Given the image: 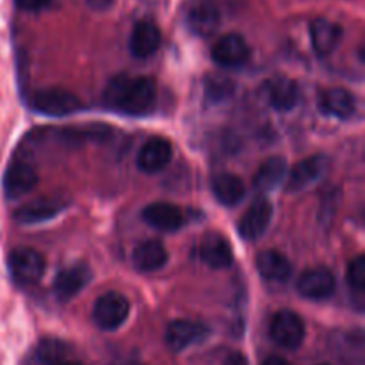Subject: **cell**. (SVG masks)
I'll return each instance as SVG.
<instances>
[{
  "instance_id": "1",
  "label": "cell",
  "mask_w": 365,
  "mask_h": 365,
  "mask_svg": "<svg viewBox=\"0 0 365 365\" xmlns=\"http://www.w3.org/2000/svg\"><path fill=\"white\" fill-rule=\"evenodd\" d=\"M103 100L110 109L125 114H145L157 100V86L150 77L116 75L107 84Z\"/></svg>"
},
{
  "instance_id": "2",
  "label": "cell",
  "mask_w": 365,
  "mask_h": 365,
  "mask_svg": "<svg viewBox=\"0 0 365 365\" xmlns=\"http://www.w3.org/2000/svg\"><path fill=\"white\" fill-rule=\"evenodd\" d=\"M81 98L63 88L39 89L32 95L31 107L45 116H70L81 109Z\"/></svg>"
},
{
  "instance_id": "3",
  "label": "cell",
  "mask_w": 365,
  "mask_h": 365,
  "mask_svg": "<svg viewBox=\"0 0 365 365\" xmlns=\"http://www.w3.org/2000/svg\"><path fill=\"white\" fill-rule=\"evenodd\" d=\"M130 312V303L120 292H106L93 307V321L100 330L113 331L123 327Z\"/></svg>"
},
{
  "instance_id": "4",
  "label": "cell",
  "mask_w": 365,
  "mask_h": 365,
  "mask_svg": "<svg viewBox=\"0 0 365 365\" xmlns=\"http://www.w3.org/2000/svg\"><path fill=\"white\" fill-rule=\"evenodd\" d=\"M9 273L18 285H32L45 273V259L32 248H16L7 259Z\"/></svg>"
},
{
  "instance_id": "5",
  "label": "cell",
  "mask_w": 365,
  "mask_h": 365,
  "mask_svg": "<svg viewBox=\"0 0 365 365\" xmlns=\"http://www.w3.org/2000/svg\"><path fill=\"white\" fill-rule=\"evenodd\" d=\"M271 339L284 349H298L307 335L305 323L292 310H280L271 321Z\"/></svg>"
},
{
  "instance_id": "6",
  "label": "cell",
  "mask_w": 365,
  "mask_h": 365,
  "mask_svg": "<svg viewBox=\"0 0 365 365\" xmlns=\"http://www.w3.org/2000/svg\"><path fill=\"white\" fill-rule=\"evenodd\" d=\"M273 217V205L267 198L260 196L250 205V209L239 220L237 230L245 241H257L266 234Z\"/></svg>"
},
{
  "instance_id": "7",
  "label": "cell",
  "mask_w": 365,
  "mask_h": 365,
  "mask_svg": "<svg viewBox=\"0 0 365 365\" xmlns=\"http://www.w3.org/2000/svg\"><path fill=\"white\" fill-rule=\"evenodd\" d=\"M38 184V173L34 168L25 160H14L7 166L2 178L4 195L7 200L24 198Z\"/></svg>"
},
{
  "instance_id": "8",
  "label": "cell",
  "mask_w": 365,
  "mask_h": 365,
  "mask_svg": "<svg viewBox=\"0 0 365 365\" xmlns=\"http://www.w3.org/2000/svg\"><path fill=\"white\" fill-rule=\"evenodd\" d=\"M91 278L93 273L88 264L77 262L64 267L53 280V294L59 302H70L91 282Z\"/></svg>"
},
{
  "instance_id": "9",
  "label": "cell",
  "mask_w": 365,
  "mask_h": 365,
  "mask_svg": "<svg viewBox=\"0 0 365 365\" xmlns=\"http://www.w3.org/2000/svg\"><path fill=\"white\" fill-rule=\"evenodd\" d=\"M248 41L241 34H225L216 45L212 46V59L214 63L220 64L221 68H239L250 59Z\"/></svg>"
},
{
  "instance_id": "10",
  "label": "cell",
  "mask_w": 365,
  "mask_h": 365,
  "mask_svg": "<svg viewBox=\"0 0 365 365\" xmlns=\"http://www.w3.org/2000/svg\"><path fill=\"white\" fill-rule=\"evenodd\" d=\"M196 253H198L200 260L212 269H227L234 262V252H232L230 242L216 232L203 235Z\"/></svg>"
},
{
  "instance_id": "11",
  "label": "cell",
  "mask_w": 365,
  "mask_h": 365,
  "mask_svg": "<svg viewBox=\"0 0 365 365\" xmlns=\"http://www.w3.org/2000/svg\"><path fill=\"white\" fill-rule=\"evenodd\" d=\"M207 335H209V330L203 324L187 319H177L168 324L166 334H164V342H166V346L171 351L180 353L187 349L189 346L202 342Z\"/></svg>"
},
{
  "instance_id": "12",
  "label": "cell",
  "mask_w": 365,
  "mask_h": 365,
  "mask_svg": "<svg viewBox=\"0 0 365 365\" xmlns=\"http://www.w3.org/2000/svg\"><path fill=\"white\" fill-rule=\"evenodd\" d=\"M171 155H173V148L168 139L150 138L139 150L135 164L143 173H159L170 164Z\"/></svg>"
},
{
  "instance_id": "13",
  "label": "cell",
  "mask_w": 365,
  "mask_h": 365,
  "mask_svg": "<svg viewBox=\"0 0 365 365\" xmlns=\"http://www.w3.org/2000/svg\"><path fill=\"white\" fill-rule=\"evenodd\" d=\"M327 168V159L323 155H312L296 163L285 177V189L289 192H298L312 185Z\"/></svg>"
},
{
  "instance_id": "14",
  "label": "cell",
  "mask_w": 365,
  "mask_h": 365,
  "mask_svg": "<svg viewBox=\"0 0 365 365\" xmlns=\"http://www.w3.org/2000/svg\"><path fill=\"white\" fill-rule=\"evenodd\" d=\"M298 292L312 302H324L335 292V277L323 267L305 271L298 280Z\"/></svg>"
},
{
  "instance_id": "15",
  "label": "cell",
  "mask_w": 365,
  "mask_h": 365,
  "mask_svg": "<svg viewBox=\"0 0 365 365\" xmlns=\"http://www.w3.org/2000/svg\"><path fill=\"white\" fill-rule=\"evenodd\" d=\"M143 220L152 228L160 232H177L184 225L185 217L184 212L178 205L168 202H155L150 203L143 210Z\"/></svg>"
},
{
  "instance_id": "16",
  "label": "cell",
  "mask_w": 365,
  "mask_h": 365,
  "mask_svg": "<svg viewBox=\"0 0 365 365\" xmlns=\"http://www.w3.org/2000/svg\"><path fill=\"white\" fill-rule=\"evenodd\" d=\"M319 109L339 120H349L356 113V98L344 88L324 89L319 95Z\"/></svg>"
},
{
  "instance_id": "17",
  "label": "cell",
  "mask_w": 365,
  "mask_h": 365,
  "mask_svg": "<svg viewBox=\"0 0 365 365\" xmlns=\"http://www.w3.org/2000/svg\"><path fill=\"white\" fill-rule=\"evenodd\" d=\"M342 38L341 25L327 20V18H316L310 24V39H312L314 52L321 57L330 56L335 52Z\"/></svg>"
},
{
  "instance_id": "18",
  "label": "cell",
  "mask_w": 365,
  "mask_h": 365,
  "mask_svg": "<svg viewBox=\"0 0 365 365\" xmlns=\"http://www.w3.org/2000/svg\"><path fill=\"white\" fill-rule=\"evenodd\" d=\"M168 262V250L164 245L155 239H146L139 242L132 252V264L141 273H153L160 267L166 266Z\"/></svg>"
},
{
  "instance_id": "19",
  "label": "cell",
  "mask_w": 365,
  "mask_h": 365,
  "mask_svg": "<svg viewBox=\"0 0 365 365\" xmlns=\"http://www.w3.org/2000/svg\"><path fill=\"white\" fill-rule=\"evenodd\" d=\"M130 52L134 57L146 59L153 56L160 46V31L155 24L148 20H141L134 25L130 34Z\"/></svg>"
},
{
  "instance_id": "20",
  "label": "cell",
  "mask_w": 365,
  "mask_h": 365,
  "mask_svg": "<svg viewBox=\"0 0 365 365\" xmlns=\"http://www.w3.org/2000/svg\"><path fill=\"white\" fill-rule=\"evenodd\" d=\"M221 11L212 2H202L192 7L187 14V27L192 34L209 38L220 29Z\"/></svg>"
},
{
  "instance_id": "21",
  "label": "cell",
  "mask_w": 365,
  "mask_h": 365,
  "mask_svg": "<svg viewBox=\"0 0 365 365\" xmlns=\"http://www.w3.org/2000/svg\"><path fill=\"white\" fill-rule=\"evenodd\" d=\"M64 209V203L52 198H39L14 210L13 217L20 225H36L56 217Z\"/></svg>"
},
{
  "instance_id": "22",
  "label": "cell",
  "mask_w": 365,
  "mask_h": 365,
  "mask_svg": "<svg viewBox=\"0 0 365 365\" xmlns=\"http://www.w3.org/2000/svg\"><path fill=\"white\" fill-rule=\"evenodd\" d=\"M287 160L280 155H273L269 159L264 160L260 164L259 171L255 173V178H253V187L259 192H269L274 191L282 182L287 177Z\"/></svg>"
},
{
  "instance_id": "23",
  "label": "cell",
  "mask_w": 365,
  "mask_h": 365,
  "mask_svg": "<svg viewBox=\"0 0 365 365\" xmlns=\"http://www.w3.org/2000/svg\"><path fill=\"white\" fill-rule=\"evenodd\" d=\"M257 269H259L260 277H264L266 280L285 282L291 278L292 264L284 253L277 252V250H266L257 257Z\"/></svg>"
},
{
  "instance_id": "24",
  "label": "cell",
  "mask_w": 365,
  "mask_h": 365,
  "mask_svg": "<svg viewBox=\"0 0 365 365\" xmlns=\"http://www.w3.org/2000/svg\"><path fill=\"white\" fill-rule=\"evenodd\" d=\"M267 96H269V103L273 106V109L280 110V113H289L298 106V84L291 78L278 77L267 86Z\"/></svg>"
},
{
  "instance_id": "25",
  "label": "cell",
  "mask_w": 365,
  "mask_h": 365,
  "mask_svg": "<svg viewBox=\"0 0 365 365\" xmlns=\"http://www.w3.org/2000/svg\"><path fill=\"white\" fill-rule=\"evenodd\" d=\"M212 192L217 202L227 207H234L241 203L246 196V185L237 175L220 173L212 180Z\"/></svg>"
},
{
  "instance_id": "26",
  "label": "cell",
  "mask_w": 365,
  "mask_h": 365,
  "mask_svg": "<svg viewBox=\"0 0 365 365\" xmlns=\"http://www.w3.org/2000/svg\"><path fill=\"white\" fill-rule=\"evenodd\" d=\"M68 346L57 339H46L36 348V360L43 365H56L64 362Z\"/></svg>"
},
{
  "instance_id": "27",
  "label": "cell",
  "mask_w": 365,
  "mask_h": 365,
  "mask_svg": "<svg viewBox=\"0 0 365 365\" xmlns=\"http://www.w3.org/2000/svg\"><path fill=\"white\" fill-rule=\"evenodd\" d=\"M234 93V82L223 77H209L205 84V96L209 102H223Z\"/></svg>"
},
{
  "instance_id": "28",
  "label": "cell",
  "mask_w": 365,
  "mask_h": 365,
  "mask_svg": "<svg viewBox=\"0 0 365 365\" xmlns=\"http://www.w3.org/2000/svg\"><path fill=\"white\" fill-rule=\"evenodd\" d=\"M348 284L353 291L362 294L365 291V255H356L348 266Z\"/></svg>"
},
{
  "instance_id": "29",
  "label": "cell",
  "mask_w": 365,
  "mask_h": 365,
  "mask_svg": "<svg viewBox=\"0 0 365 365\" xmlns=\"http://www.w3.org/2000/svg\"><path fill=\"white\" fill-rule=\"evenodd\" d=\"M50 2H52V0H14V4H16L18 9L31 11V13L45 9V7H48Z\"/></svg>"
},
{
  "instance_id": "30",
  "label": "cell",
  "mask_w": 365,
  "mask_h": 365,
  "mask_svg": "<svg viewBox=\"0 0 365 365\" xmlns=\"http://www.w3.org/2000/svg\"><path fill=\"white\" fill-rule=\"evenodd\" d=\"M86 2H88V6L91 7V9L96 11H106L113 6V0H86Z\"/></svg>"
},
{
  "instance_id": "31",
  "label": "cell",
  "mask_w": 365,
  "mask_h": 365,
  "mask_svg": "<svg viewBox=\"0 0 365 365\" xmlns=\"http://www.w3.org/2000/svg\"><path fill=\"white\" fill-rule=\"evenodd\" d=\"M225 365H250V364L245 355H241V353H232V355H228V359L225 360Z\"/></svg>"
},
{
  "instance_id": "32",
  "label": "cell",
  "mask_w": 365,
  "mask_h": 365,
  "mask_svg": "<svg viewBox=\"0 0 365 365\" xmlns=\"http://www.w3.org/2000/svg\"><path fill=\"white\" fill-rule=\"evenodd\" d=\"M262 365H291V364H289L285 359H282V356H267V359L262 362Z\"/></svg>"
},
{
  "instance_id": "33",
  "label": "cell",
  "mask_w": 365,
  "mask_h": 365,
  "mask_svg": "<svg viewBox=\"0 0 365 365\" xmlns=\"http://www.w3.org/2000/svg\"><path fill=\"white\" fill-rule=\"evenodd\" d=\"M56 365H82L78 362H61V364H56Z\"/></svg>"
},
{
  "instance_id": "34",
  "label": "cell",
  "mask_w": 365,
  "mask_h": 365,
  "mask_svg": "<svg viewBox=\"0 0 365 365\" xmlns=\"http://www.w3.org/2000/svg\"><path fill=\"white\" fill-rule=\"evenodd\" d=\"M125 365H145V364H141V362H128V364H125Z\"/></svg>"
},
{
  "instance_id": "35",
  "label": "cell",
  "mask_w": 365,
  "mask_h": 365,
  "mask_svg": "<svg viewBox=\"0 0 365 365\" xmlns=\"http://www.w3.org/2000/svg\"><path fill=\"white\" fill-rule=\"evenodd\" d=\"M323 365H327V364H323Z\"/></svg>"
}]
</instances>
